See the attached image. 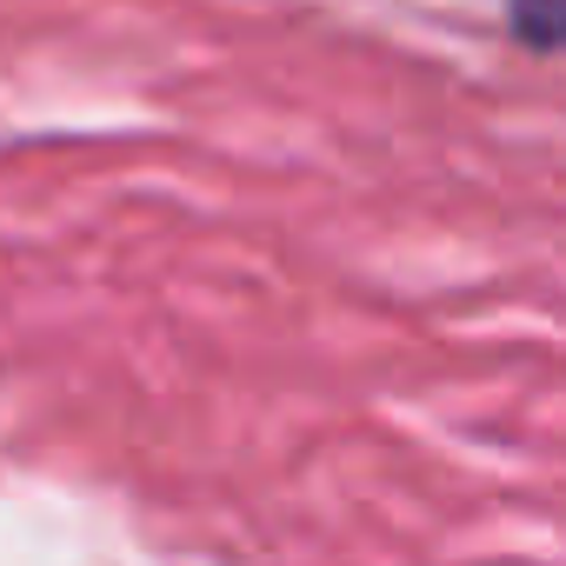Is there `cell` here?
I'll return each instance as SVG.
<instances>
[{"label": "cell", "instance_id": "obj_1", "mask_svg": "<svg viewBox=\"0 0 566 566\" xmlns=\"http://www.w3.org/2000/svg\"><path fill=\"white\" fill-rule=\"evenodd\" d=\"M506 21L526 48H566V0H506Z\"/></svg>", "mask_w": 566, "mask_h": 566}]
</instances>
